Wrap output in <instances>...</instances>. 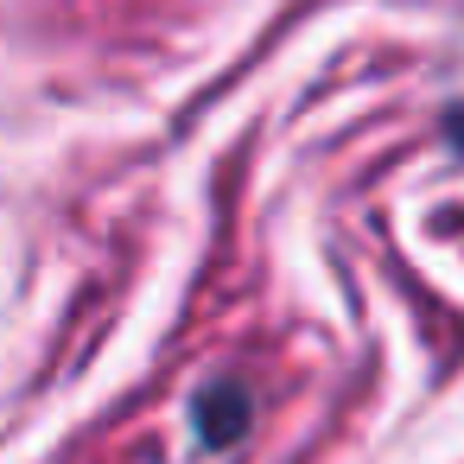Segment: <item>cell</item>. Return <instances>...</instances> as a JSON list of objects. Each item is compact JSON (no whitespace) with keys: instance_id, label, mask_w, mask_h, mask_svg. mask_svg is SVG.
Masks as SVG:
<instances>
[{"instance_id":"obj_1","label":"cell","mask_w":464,"mask_h":464,"mask_svg":"<svg viewBox=\"0 0 464 464\" xmlns=\"http://www.w3.org/2000/svg\"><path fill=\"white\" fill-rule=\"evenodd\" d=\"M236 426H242V394H236V388H217L210 401H198V432H204L210 445H229Z\"/></svg>"}]
</instances>
